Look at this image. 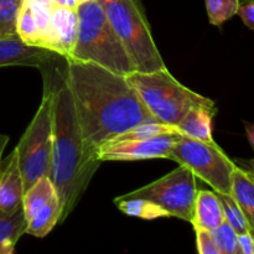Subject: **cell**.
<instances>
[{"label":"cell","mask_w":254,"mask_h":254,"mask_svg":"<svg viewBox=\"0 0 254 254\" xmlns=\"http://www.w3.org/2000/svg\"><path fill=\"white\" fill-rule=\"evenodd\" d=\"M196 233V242H197V252L200 254H220L217 245L211 231L206 228L193 226Z\"/></svg>","instance_id":"cell-24"},{"label":"cell","mask_w":254,"mask_h":254,"mask_svg":"<svg viewBox=\"0 0 254 254\" xmlns=\"http://www.w3.org/2000/svg\"><path fill=\"white\" fill-rule=\"evenodd\" d=\"M179 131L161 134L138 140H112L98 149L101 161H134L146 159H169L174 144L179 138Z\"/></svg>","instance_id":"cell-10"},{"label":"cell","mask_w":254,"mask_h":254,"mask_svg":"<svg viewBox=\"0 0 254 254\" xmlns=\"http://www.w3.org/2000/svg\"><path fill=\"white\" fill-rule=\"evenodd\" d=\"M76 11L78 32L71 59L94 62L123 76L135 71L98 0L77 5Z\"/></svg>","instance_id":"cell-3"},{"label":"cell","mask_w":254,"mask_h":254,"mask_svg":"<svg viewBox=\"0 0 254 254\" xmlns=\"http://www.w3.org/2000/svg\"><path fill=\"white\" fill-rule=\"evenodd\" d=\"M238 246H240L241 254H253L254 243H253V231L238 233Z\"/></svg>","instance_id":"cell-25"},{"label":"cell","mask_w":254,"mask_h":254,"mask_svg":"<svg viewBox=\"0 0 254 254\" xmlns=\"http://www.w3.org/2000/svg\"><path fill=\"white\" fill-rule=\"evenodd\" d=\"M66 83L87 145L97 153L107 141L145 122L150 116L126 76L94 62L67 59Z\"/></svg>","instance_id":"cell-1"},{"label":"cell","mask_w":254,"mask_h":254,"mask_svg":"<svg viewBox=\"0 0 254 254\" xmlns=\"http://www.w3.org/2000/svg\"><path fill=\"white\" fill-rule=\"evenodd\" d=\"M223 222H225V216L215 191L197 190L193 218L191 221L192 226L213 231Z\"/></svg>","instance_id":"cell-15"},{"label":"cell","mask_w":254,"mask_h":254,"mask_svg":"<svg viewBox=\"0 0 254 254\" xmlns=\"http://www.w3.org/2000/svg\"><path fill=\"white\" fill-rule=\"evenodd\" d=\"M211 232L220 254H241L240 246H238V233L226 221Z\"/></svg>","instance_id":"cell-22"},{"label":"cell","mask_w":254,"mask_h":254,"mask_svg":"<svg viewBox=\"0 0 254 254\" xmlns=\"http://www.w3.org/2000/svg\"><path fill=\"white\" fill-rule=\"evenodd\" d=\"M55 4H59V5H64V0H52Z\"/></svg>","instance_id":"cell-29"},{"label":"cell","mask_w":254,"mask_h":254,"mask_svg":"<svg viewBox=\"0 0 254 254\" xmlns=\"http://www.w3.org/2000/svg\"><path fill=\"white\" fill-rule=\"evenodd\" d=\"M246 131H247V135H248V140H250L251 146H254V127L252 124L247 123L246 124Z\"/></svg>","instance_id":"cell-26"},{"label":"cell","mask_w":254,"mask_h":254,"mask_svg":"<svg viewBox=\"0 0 254 254\" xmlns=\"http://www.w3.org/2000/svg\"><path fill=\"white\" fill-rule=\"evenodd\" d=\"M78 32L76 9L54 4L51 6L49 50L57 56L71 59Z\"/></svg>","instance_id":"cell-11"},{"label":"cell","mask_w":254,"mask_h":254,"mask_svg":"<svg viewBox=\"0 0 254 254\" xmlns=\"http://www.w3.org/2000/svg\"><path fill=\"white\" fill-rule=\"evenodd\" d=\"M24 183L15 150L1 161L0 173V211L11 213L21 206Z\"/></svg>","instance_id":"cell-13"},{"label":"cell","mask_w":254,"mask_h":254,"mask_svg":"<svg viewBox=\"0 0 254 254\" xmlns=\"http://www.w3.org/2000/svg\"><path fill=\"white\" fill-rule=\"evenodd\" d=\"M15 31L19 39L22 42L32 47H42L41 37H40L39 30H37L36 21L34 19L30 5L24 0L19 12H17L16 24H15Z\"/></svg>","instance_id":"cell-19"},{"label":"cell","mask_w":254,"mask_h":254,"mask_svg":"<svg viewBox=\"0 0 254 254\" xmlns=\"http://www.w3.org/2000/svg\"><path fill=\"white\" fill-rule=\"evenodd\" d=\"M197 195L196 176L188 166L180 165L159 180L119 197L145 198L160 206L169 217L191 222Z\"/></svg>","instance_id":"cell-8"},{"label":"cell","mask_w":254,"mask_h":254,"mask_svg":"<svg viewBox=\"0 0 254 254\" xmlns=\"http://www.w3.org/2000/svg\"><path fill=\"white\" fill-rule=\"evenodd\" d=\"M7 143H9V136L0 134V159H1V155L4 153V149L6 148Z\"/></svg>","instance_id":"cell-27"},{"label":"cell","mask_w":254,"mask_h":254,"mask_svg":"<svg viewBox=\"0 0 254 254\" xmlns=\"http://www.w3.org/2000/svg\"><path fill=\"white\" fill-rule=\"evenodd\" d=\"M98 2L135 71L153 72L165 68L139 0H98Z\"/></svg>","instance_id":"cell-5"},{"label":"cell","mask_w":254,"mask_h":254,"mask_svg":"<svg viewBox=\"0 0 254 254\" xmlns=\"http://www.w3.org/2000/svg\"><path fill=\"white\" fill-rule=\"evenodd\" d=\"M87 1H92V0H76V4L79 5V4H83V2H87Z\"/></svg>","instance_id":"cell-28"},{"label":"cell","mask_w":254,"mask_h":254,"mask_svg":"<svg viewBox=\"0 0 254 254\" xmlns=\"http://www.w3.org/2000/svg\"><path fill=\"white\" fill-rule=\"evenodd\" d=\"M52 55L49 50L32 47L22 42L16 34H0V67L45 66Z\"/></svg>","instance_id":"cell-12"},{"label":"cell","mask_w":254,"mask_h":254,"mask_svg":"<svg viewBox=\"0 0 254 254\" xmlns=\"http://www.w3.org/2000/svg\"><path fill=\"white\" fill-rule=\"evenodd\" d=\"M52 106L54 88L45 84L39 109L14 149L24 190L40 178L49 175L52 154Z\"/></svg>","instance_id":"cell-6"},{"label":"cell","mask_w":254,"mask_h":254,"mask_svg":"<svg viewBox=\"0 0 254 254\" xmlns=\"http://www.w3.org/2000/svg\"><path fill=\"white\" fill-rule=\"evenodd\" d=\"M230 195L237 202L251 226L254 227V180L252 171L236 166L231 175Z\"/></svg>","instance_id":"cell-16"},{"label":"cell","mask_w":254,"mask_h":254,"mask_svg":"<svg viewBox=\"0 0 254 254\" xmlns=\"http://www.w3.org/2000/svg\"><path fill=\"white\" fill-rule=\"evenodd\" d=\"M216 192V191H215ZM218 200H220L221 207H222L225 221L236 231L237 233L247 232V231H253V226L248 222L245 213L241 210L240 206L237 205L232 196L230 193H221L216 192Z\"/></svg>","instance_id":"cell-20"},{"label":"cell","mask_w":254,"mask_h":254,"mask_svg":"<svg viewBox=\"0 0 254 254\" xmlns=\"http://www.w3.org/2000/svg\"><path fill=\"white\" fill-rule=\"evenodd\" d=\"M216 114V106H193L184 114L175 126L183 135L200 141H213L212 119Z\"/></svg>","instance_id":"cell-14"},{"label":"cell","mask_w":254,"mask_h":254,"mask_svg":"<svg viewBox=\"0 0 254 254\" xmlns=\"http://www.w3.org/2000/svg\"><path fill=\"white\" fill-rule=\"evenodd\" d=\"M26 235L44 238L60 222L61 203L49 176H42L24 191L21 202Z\"/></svg>","instance_id":"cell-9"},{"label":"cell","mask_w":254,"mask_h":254,"mask_svg":"<svg viewBox=\"0 0 254 254\" xmlns=\"http://www.w3.org/2000/svg\"><path fill=\"white\" fill-rule=\"evenodd\" d=\"M26 232V220L20 206L11 213L0 211V254H12L17 241Z\"/></svg>","instance_id":"cell-17"},{"label":"cell","mask_w":254,"mask_h":254,"mask_svg":"<svg viewBox=\"0 0 254 254\" xmlns=\"http://www.w3.org/2000/svg\"><path fill=\"white\" fill-rule=\"evenodd\" d=\"M101 163L82 135L71 92L64 78L60 86L54 87L52 154L47 175L61 203L59 223L74 210Z\"/></svg>","instance_id":"cell-2"},{"label":"cell","mask_w":254,"mask_h":254,"mask_svg":"<svg viewBox=\"0 0 254 254\" xmlns=\"http://www.w3.org/2000/svg\"><path fill=\"white\" fill-rule=\"evenodd\" d=\"M126 78L150 116L174 128L191 107L215 104L181 84L166 67L153 72L133 71Z\"/></svg>","instance_id":"cell-4"},{"label":"cell","mask_w":254,"mask_h":254,"mask_svg":"<svg viewBox=\"0 0 254 254\" xmlns=\"http://www.w3.org/2000/svg\"><path fill=\"white\" fill-rule=\"evenodd\" d=\"M0 173H1V159H0Z\"/></svg>","instance_id":"cell-30"},{"label":"cell","mask_w":254,"mask_h":254,"mask_svg":"<svg viewBox=\"0 0 254 254\" xmlns=\"http://www.w3.org/2000/svg\"><path fill=\"white\" fill-rule=\"evenodd\" d=\"M240 0H206L208 20L215 26H220L237 14Z\"/></svg>","instance_id":"cell-21"},{"label":"cell","mask_w":254,"mask_h":254,"mask_svg":"<svg viewBox=\"0 0 254 254\" xmlns=\"http://www.w3.org/2000/svg\"><path fill=\"white\" fill-rule=\"evenodd\" d=\"M24 0H0V34H16L17 12Z\"/></svg>","instance_id":"cell-23"},{"label":"cell","mask_w":254,"mask_h":254,"mask_svg":"<svg viewBox=\"0 0 254 254\" xmlns=\"http://www.w3.org/2000/svg\"><path fill=\"white\" fill-rule=\"evenodd\" d=\"M169 159L188 166L216 192L230 193L231 175L237 165L215 140L200 141L179 134Z\"/></svg>","instance_id":"cell-7"},{"label":"cell","mask_w":254,"mask_h":254,"mask_svg":"<svg viewBox=\"0 0 254 254\" xmlns=\"http://www.w3.org/2000/svg\"><path fill=\"white\" fill-rule=\"evenodd\" d=\"M114 203L119 211L127 216L143 218V220H155L160 217H169L168 212L151 201L139 197H117Z\"/></svg>","instance_id":"cell-18"}]
</instances>
